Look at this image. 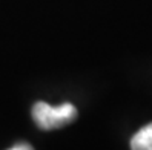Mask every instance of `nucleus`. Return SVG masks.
I'll return each mask as SVG.
<instances>
[{"label": "nucleus", "instance_id": "1", "mask_svg": "<svg viewBox=\"0 0 152 150\" xmlns=\"http://www.w3.org/2000/svg\"><path fill=\"white\" fill-rule=\"evenodd\" d=\"M32 118L40 129L54 130L72 122L77 118V109L71 103L51 106L45 101H37L32 106Z\"/></svg>", "mask_w": 152, "mask_h": 150}, {"label": "nucleus", "instance_id": "2", "mask_svg": "<svg viewBox=\"0 0 152 150\" xmlns=\"http://www.w3.org/2000/svg\"><path fill=\"white\" fill-rule=\"evenodd\" d=\"M131 150H152V122L141 127L132 136Z\"/></svg>", "mask_w": 152, "mask_h": 150}, {"label": "nucleus", "instance_id": "3", "mask_svg": "<svg viewBox=\"0 0 152 150\" xmlns=\"http://www.w3.org/2000/svg\"><path fill=\"white\" fill-rule=\"evenodd\" d=\"M8 150H34L29 144H26V143H20V144H15L12 146L11 149H8Z\"/></svg>", "mask_w": 152, "mask_h": 150}]
</instances>
